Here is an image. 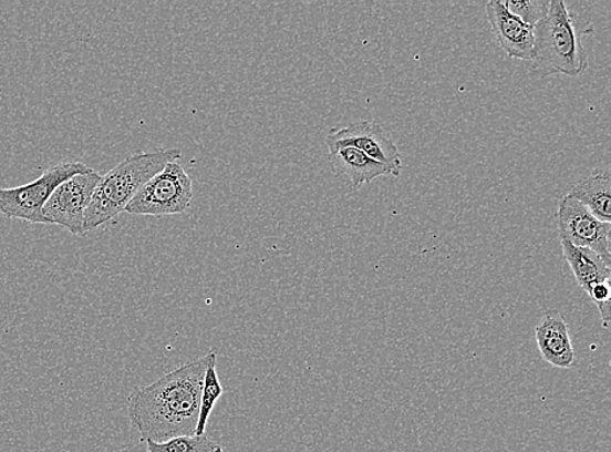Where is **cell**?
I'll use <instances>...</instances> for the list:
<instances>
[{"instance_id": "cell-1", "label": "cell", "mask_w": 611, "mask_h": 452, "mask_svg": "<svg viewBox=\"0 0 611 452\" xmlns=\"http://www.w3.org/2000/svg\"><path fill=\"white\" fill-rule=\"evenodd\" d=\"M210 358L208 353L132 392L127 400L128 417L142 442H165L195 434Z\"/></svg>"}, {"instance_id": "cell-3", "label": "cell", "mask_w": 611, "mask_h": 452, "mask_svg": "<svg viewBox=\"0 0 611 452\" xmlns=\"http://www.w3.org/2000/svg\"><path fill=\"white\" fill-rule=\"evenodd\" d=\"M535 54L531 72L539 79L583 75L589 62L581 35L593 28L580 29L563 0H550L549 11L534 28Z\"/></svg>"}, {"instance_id": "cell-13", "label": "cell", "mask_w": 611, "mask_h": 452, "mask_svg": "<svg viewBox=\"0 0 611 452\" xmlns=\"http://www.w3.org/2000/svg\"><path fill=\"white\" fill-rule=\"evenodd\" d=\"M569 195L586 206L596 218L610 224L611 176L609 172L594 174L578 182Z\"/></svg>"}, {"instance_id": "cell-14", "label": "cell", "mask_w": 611, "mask_h": 452, "mask_svg": "<svg viewBox=\"0 0 611 452\" xmlns=\"http://www.w3.org/2000/svg\"><path fill=\"white\" fill-rule=\"evenodd\" d=\"M222 396L224 388L217 373V353L211 352V358L204 376L200 414H198L196 435L205 434V428L208 424L210 413L215 410L216 403Z\"/></svg>"}, {"instance_id": "cell-4", "label": "cell", "mask_w": 611, "mask_h": 452, "mask_svg": "<svg viewBox=\"0 0 611 452\" xmlns=\"http://www.w3.org/2000/svg\"><path fill=\"white\" fill-rule=\"evenodd\" d=\"M91 172L93 168L83 162H61L45 170L31 183L14 188H0V214L9 219L49 225L42 210L54 191L71 177Z\"/></svg>"}, {"instance_id": "cell-7", "label": "cell", "mask_w": 611, "mask_h": 452, "mask_svg": "<svg viewBox=\"0 0 611 452\" xmlns=\"http://www.w3.org/2000/svg\"><path fill=\"white\" fill-rule=\"evenodd\" d=\"M558 233L561 240L594 251L611 268V225L596 218L570 195L558 203Z\"/></svg>"}, {"instance_id": "cell-9", "label": "cell", "mask_w": 611, "mask_h": 452, "mask_svg": "<svg viewBox=\"0 0 611 452\" xmlns=\"http://www.w3.org/2000/svg\"><path fill=\"white\" fill-rule=\"evenodd\" d=\"M485 11L499 47L507 55L531 62L535 54L534 27L515 17L500 0H490L485 4Z\"/></svg>"}, {"instance_id": "cell-15", "label": "cell", "mask_w": 611, "mask_h": 452, "mask_svg": "<svg viewBox=\"0 0 611 452\" xmlns=\"http://www.w3.org/2000/svg\"><path fill=\"white\" fill-rule=\"evenodd\" d=\"M146 452H224L208 434L180 435L165 442H146Z\"/></svg>"}, {"instance_id": "cell-12", "label": "cell", "mask_w": 611, "mask_h": 452, "mask_svg": "<svg viewBox=\"0 0 611 452\" xmlns=\"http://www.w3.org/2000/svg\"><path fill=\"white\" fill-rule=\"evenodd\" d=\"M563 257L570 265L573 277L578 286L589 294L594 287L603 284H610L611 268L594 251L572 246V244L561 240Z\"/></svg>"}, {"instance_id": "cell-5", "label": "cell", "mask_w": 611, "mask_h": 452, "mask_svg": "<svg viewBox=\"0 0 611 452\" xmlns=\"http://www.w3.org/2000/svg\"><path fill=\"white\" fill-rule=\"evenodd\" d=\"M193 199V179L180 163L174 161L138 191L124 212L134 216H175L186 212Z\"/></svg>"}, {"instance_id": "cell-8", "label": "cell", "mask_w": 611, "mask_h": 452, "mask_svg": "<svg viewBox=\"0 0 611 452\" xmlns=\"http://www.w3.org/2000/svg\"><path fill=\"white\" fill-rule=\"evenodd\" d=\"M329 153L341 147L351 146L363 152L367 157L381 163L397 177L402 173L403 162L393 136L381 124L360 121L348 127L331 130L327 137Z\"/></svg>"}, {"instance_id": "cell-2", "label": "cell", "mask_w": 611, "mask_h": 452, "mask_svg": "<svg viewBox=\"0 0 611 452\" xmlns=\"http://www.w3.org/2000/svg\"><path fill=\"white\" fill-rule=\"evenodd\" d=\"M182 157L179 150H162L132 154L117 163L95 188L85 212V232H94L120 216L144 185L168 163Z\"/></svg>"}, {"instance_id": "cell-16", "label": "cell", "mask_w": 611, "mask_h": 452, "mask_svg": "<svg viewBox=\"0 0 611 452\" xmlns=\"http://www.w3.org/2000/svg\"><path fill=\"white\" fill-rule=\"evenodd\" d=\"M550 0H527V2H505L506 9L515 17L519 18L526 24L535 28L537 22H540L549 11Z\"/></svg>"}, {"instance_id": "cell-10", "label": "cell", "mask_w": 611, "mask_h": 452, "mask_svg": "<svg viewBox=\"0 0 611 452\" xmlns=\"http://www.w3.org/2000/svg\"><path fill=\"white\" fill-rule=\"evenodd\" d=\"M537 348L549 366L571 369L577 364L576 350L571 342L569 323L559 310L549 309L535 328Z\"/></svg>"}, {"instance_id": "cell-6", "label": "cell", "mask_w": 611, "mask_h": 452, "mask_svg": "<svg viewBox=\"0 0 611 452\" xmlns=\"http://www.w3.org/2000/svg\"><path fill=\"white\" fill-rule=\"evenodd\" d=\"M101 181L97 172L80 174L65 181L43 206V217L49 225L61 226L73 235L84 236L85 212Z\"/></svg>"}, {"instance_id": "cell-11", "label": "cell", "mask_w": 611, "mask_h": 452, "mask_svg": "<svg viewBox=\"0 0 611 452\" xmlns=\"http://www.w3.org/2000/svg\"><path fill=\"white\" fill-rule=\"evenodd\" d=\"M329 161L333 173L336 176H348L353 189L371 184L380 176H393L387 167L351 146L329 153Z\"/></svg>"}]
</instances>
